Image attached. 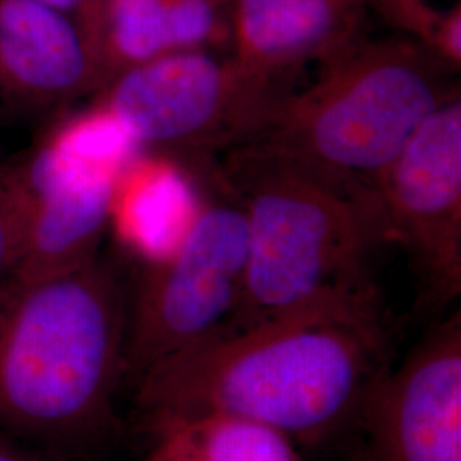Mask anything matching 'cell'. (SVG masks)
Returning a JSON list of instances; mask_svg holds the SVG:
<instances>
[{"instance_id": "1", "label": "cell", "mask_w": 461, "mask_h": 461, "mask_svg": "<svg viewBox=\"0 0 461 461\" xmlns=\"http://www.w3.org/2000/svg\"><path fill=\"white\" fill-rule=\"evenodd\" d=\"M381 312L318 308L222 327L137 379L149 428L228 415L320 441L361 419L388 373Z\"/></svg>"}, {"instance_id": "2", "label": "cell", "mask_w": 461, "mask_h": 461, "mask_svg": "<svg viewBox=\"0 0 461 461\" xmlns=\"http://www.w3.org/2000/svg\"><path fill=\"white\" fill-rule=\"evenodd\" d=\"M122 285L98 258L59 277L0 282V430L60 456L98 447L127 376Z\"/></svg>"}, {"instance_id": "3", "label": "cell", "mask_w": 461, "mask_h": 461, "mask_svg": "<svg viewBox=\"0 0 461 461\" xmlns=\"http://www.w3.org/2000/svg\"><path fill=\"white\" fill-rule=\"evenodd\" d=\"M224 171L248 226L243 293L226 327L318 308L381 312L373 255L390 241L371 188L249 148L228 150Z\"/></svg>"}, {"instance_id": "4", "label": "cell", "mask_w": 461, "mask_h": 461, "mask_svg": "<svg viewBox=\"0 0 461 461\" xmlns=\"http://www.w3.org/2000/svg\"><path fill=\"white\" fill-rule=\"evenodd\" d=\"M412 38L361 36L303 91L289 89L249 148L371 188L413 135L458 93L453 74Z\"/></svg>"}, {"instance_id": "5", "label": "cell", "mask_w": 461, "mask_h": 461, "mask_svg": "<svg viewBox=\"0 0 461 461\" xmlns=\"http://www.w3.org/2000/svg\"><path fill=\"white\" fill-rule=\"evenodd\" d=\"M289 86L260 77L219 50L167 53L116 76L99 104L139 148L203 156L243 146Z\"/></svg>"}, {"instance_id": "6", "label": "cell", "mask_w": 461, "mask_h": 461, "mask_svg": "<svg viewBox=\"0 0 461 461\" xmlns=\"http://www.w3.org/2000/svg\"><path fill=\"white\" fill-rule=\"evenodd\" d=\"M247 262L240 202H203L178 248L144 272L127 323V375L137 381L226 327L241 299Z\"/></svg>"}, {"instance_id": "7", "label": "cell", "mask_w": 461, "mask_h": 461, "mask_svg": "<svg viewBox=\"0 0 461 461\" xmlns=\"http://www.w3.org/2000/svg\"><path fill=\"white\" fill-rule=\"evenodd\" d=\"M388 241L409 249L438 301L461 291L460 91L371 185Z\"/></svg>"}, {"instance_id": "8", "label": "cell", "mask_w": 461, "mask_h": 461, "mask_svg": "<svg viewBox=\"0 0 461 461\" xmlns=\"http://www.w3.org/2000/svg\"><path fill=\"white\" fill-rule=\"evenodd\" d=\"M369 461H461V320L381 378L364 407Z\"/></svg>"}, {"instance_id": "9", "label": "cell", "mask_w": 461, "mask_h": 461, "mask_svg": "<svg viewBox=\"0 0 461 461\" xmlns=\"http://www.w3.org/2000/svg\"><path fill=\"white\" fill-rule=\"evenodd\" d=\"M28 169L33 207L9 279H50L95 262L120 175L60 163L43 149Z\"/></svg>"}, {"instance_id": "10", "label": "cell", "mask_w": 461, "mask_h": 461, "mask_svg": "<svg viewBox=\"0 0 461 461\" xmlns=\"http://www.w3.org/2000/svg\"><path fill=\"white\" fill-rule=\"evenodd\" d=\"M230 55L249 72L289 86L363 34L366 0H228Z\"/></svg>"}, {"instance_id": "11", "label": "cell", "mask_w": 461, "mask_h": 461, "mask_svg": "<svg viewBox=\"0 0 461 461\" xmlns=\"http://www.w3.org/2000/svg\"><path fill=\"white\" fill-rule=\"evenodd\" d=\"M104 81L74 17L36 0H0V95L50 108L103 91Z\"/></svg>"}, {"instance_id": "12", "label": "cell", "mask_w": 461, "mask_h": 461, "mask_svg": "<svg viewBox=\"0 0 461 461\" xmlns=\"http://www.w3.org/2000/svg\"><path fill=\"white\" fill-rule=\"evenodd\" d=\"M203 200L182 166L165 154H137L115 183L110 226L146 265L169 257L192 228Z\"/></svg>"}, {"instance_id": "13", "label": "cell", "mask_w": 461, "mask_h": 461, "mask_svg": "<svg viewBox=\"0 0 461 461\" xmlns=\"http://www.w3.org/2000/svg\"><path fill=\"white\" fill-rule=\"evenodd\" d=\"M77 24L104 87L125 70L176 51L171 0H93Z\"/></svg>"}, {"instance_id": "14", "label": "cell", "mask_w": 461, "mask_h": 461, "mask_svg": "<svg viewBox=\"0 0 461 461\" xmlns=\"http://www.w3.org/2000/svg\"><path fill=\"white\" fill-rule=\"evenodd\" d=\"M154 461H303L293 439L276 429L209 415L152 429Z\"/></svg>"}, {"instance_id": "15", "label": "cell", "mask_w": 461, "mask_h": 461, "mask_svg": "<svg viewBox=\"0 0 461 461\" xmlns=\"http://www.w3.org/2000/svg\"><path fill=\"white\" fill-rule=\"evenodd\" d=\"M41 149L60 163L115 175L142 150L122 122L99 103L67 120Z\"/></svg>"}, {"instance_id": "16", "label": "cell", "mask_w": 461, "mask_h": 461, "mask_svg": "<svg viewBox=\"0 0 461 461\" xmlns=\"http://www.w3.org/2000/svg\"><path fill=\"white\" fill-rule=\"evenodd\" d=\"M379 16L430 50L451 70L461 66V7L436 0H366Z\"/></svg>"}, {"instance_id": "17", "label": "cell", "mask_w": 461, "mask_h": 461, "mask_svg": "<svg viewBox=\"0 0 461 461\" xmlns=\"http://www.w3.org/2000/svg\"><path fill=\"white\" fill-rule=\"evenodd\" d=\"M28 165L0 167V282L16 265L33 207Z\"/></svg>"}, {"instance_id": "18", "label": "cell", "mask_w": 461, "mask_h": 461, "mask_svg": "<svg viewBox=\"0 0 461 461\" xmlns=\"http://www.w3.org/2000/svg\"><path fill=\"white\" fill-rule=\"evenodd\" d=\"M0 461H43L30 446L0 430Z\"/></svg>"}, {"instance_id": "19", "label": "cell", "mask_w": 461, "mask_h": 461, "mask_svg": "<svg viewBox=\"0 0 461 461\" xmlns=\"http://www.w3.org/2000/svg\"><path fill=\"white\" fill-rule=\"evenodd\" d=\"M36 2L45 4L51 9H57L77 21L87 11V7L91 5L93 0H36Z\"/></svg>"}]
</instances>
